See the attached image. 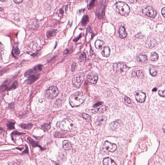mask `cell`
<instances>
[{
  "instance_id": "c3c4849f",
  "label": "cell",
  "mask_w": 165,
  "mask_h": 165,
  "mask_svg": "<svg viewBox=\"0 0 165 165\" xmlns=\"http://www.w3.org/2000/svg\"><path fill=\"white\" fill-rule=\"evenodd\" d=\"M6 0H0V1H5Z\"/></svg>"
},
{
  "instance_id": "74e56055",
  "label": "cell",
  "mask_w": 165,
  "mask_h": 165,
  "mask_svg": "<svg viewBox=\"0 0 165 165\" xmlns=\"http://www.w3.org/2000/svg\"><path fill=\"white\" fill-rule=\"evenodd\" d=\"M125 101L128 104H131V100L130 99H129V98L128 97H125Z\"/></svg>"
},
{
  "instance_id": "5bb4252c",
  "label": "cell",
  "mask_w": 165,
  "mask_h": 165,
  "mask_svg": "<svg viewBox=\"0 0 165 165\" xmlns=\"http://www.w3.org/2000/svg\"><path fill=\"white\" fill-rule=\"evenodd\" d=\"M72 144L70 142L67 140H65L63 142V148L66 150H69L72 148Z\"/></svg>"
},
{
  "instance_id": "484cf974",
  "label": "cell",
  "mask_w": 165,
  "mask_h": 165,
  "mask_svg": "<svg viewBox=\"0 0 165 165\" xmlns=\"http://www.w3.org/2000/svg\"><path fill=\"white\" fill-rule=\"evenodd\" d=\"M88 21V16L85 15L82 18V23L83 26H85Z\"/></svg>"
},
{
  "instance_id": "4fadbf2b",
  "label": "cell",
  "mask_w": 165,
  "mask_h": 165,
  "mask_svg": "<svg viewBox=\"0 0 165 165\" xmlns=\"http://www.w3.org/2000/svg\"><path fill=\"white\" fill-rule=\"evenodd\" d=\"M38 76L39 75L36 74L31 75L28 77V79L26 81L27 83L28 84H32L38 79Z\"/></svg>"
},
{
  "instance_id": "836d02e7",
  "label": "cell",
  "mask_w": 165,
  "mask_h": 165,
  "mask_svg": "<svg viewBox=\"0 0 165 165\" xmlns=\"http://www.w3.org/2000/svg\"><path fill=\"white\" fill-rule=\"evenodd\" d=\"M158 94L160 95V96H161V97H165V90L161 91L159 90L158 91Z\"/></svg>"
},
{
  "instance_id": "1f68e13d",
  "label": "cell",
  "mask_w": 165,
  "mask_h": 165,
  "mask_svg": "<svg viewBox=\"0 0 165 165\" xmlns=\"http://www.w3.org/2000/svg\"><path fill=\"white\" fill-rule=\"evenodd\" d=\"M17 86H18V84H17V82H15L9 88V90L15 89L17 88Z\"/></svg>"
},
{
  "instance_id": "30bf717a",
  "label": "cell",
  "mask_w": 165,
  "mask_h": 165,
  "mask_svg": "<svg viewBox=\"0 0 165 165\" xmlns=\"http://www.w3.org/2000/svg\"><path fill=\"white\" fill-rule=\"evenodd\" d=\"M106 120L107 119L106 117L103 116H101L97 118L96 122L94 123V125L97 126H101L105 124Z\"/></svg>"
},
{
  "instance_id": "cb8c5ba5",
  "label": "cell",
  "mask_w": 165,
  "mask_h": 165,
  "mask_svg": "<svg viewBox=\"0 0 165 165\" xmlns=\"http://www.w3.org/2000/svg\"><path fill=\"white\" fill-rule=\"evenodd\" d=\"M158 58V55L156 52L152 53L150 55V59L152 61H155L157 60Z\"/></svg>"
},
{
  "instance_id": "b9f144b4",
  "label": "cell",
  "mask_w": 165,
  "mask_h": 165,
  "mask_svg": "<svg viewBox=\"0 0 165 165\" xmlns=\"http://www.w3.org/2000/svg\"><path fill=\"white\" fill-rule=\"evenodd\" d=\"M59 12L61 14V15H63V14L64 13V11L62 9H61L59 11Z\"/></svg>"
},
{
  "instance_id": "6da1fadb",
  "label": "cell",
  "mask_w": 165,
  "mask_h": 165,
  "mask_svg": "<svg viewBox=\"0 0 165 165\" xmlns=\"http://www.w3.org/2000/svg\"><path fill=\"white\" fill-rule=\"evenodd\" d=\"M56 126L58 129L68 132H74L77 129L76 123L72 120L69 119H65L57 122Z\"/></svg>"
},
{
  "instance_id": "277c9868",
  "label": "cell",
  "mask_w": 165,
  "mask_h": 165,
  "mask_svg": "<svg viewBox=\"0 0 165 165\" xmlns=\"http://www.w3.org/2000/svg\"><path fill=\"white\" fill-rule=\"evenodd\" d=\"M84 75L82 73H79L74 76L72 79V84L74 87L79 88L84 80Z\"/></svg>"
},
{
  "instance_id": "44dd1931",
  "label": "cell",
  "mask_w": 165,
  "mask_h": 165,
  "mask_svg": "<svg viewBox=\"0 0 165 165\" xmlns=\"http://www.w3.org/2000/svg\"><path fill=\"white\" fill-rule=\"evenodd\" d=\"M57 33L56 30H52L47 32V36L48 38L50 39L54 37Z\"/></svg>"
},
{
  "instance_id": "83f0119b",
  "label": "cell",
  "mask_w": 165,
  "mask_h": 165,
  "mask_svg": "<svg viewBox=\"0 0 165 165\" xmlns=\"http://www.w3.org/2000/svg\"><path fill=\"white\" fill-rule=\"evenodd\" d=\"M79 59L81 62H85L86 59V55L85 53H82L79 56Z\"/></svg>"
},
{
  "instance_id": "3957f363",
  "label": "cell",
  "mask_w": 165,
  "mask_h": 165,
  "mask_svg": "<svg viewBox=\"0 0 165 165\" xmlns=\"http://www.w3.org/2000/svg\"><path fill=\"white\" fill-rule=\"evenodd\" d=\"M116 10L121 15L126 17L130 11L129 6L125 3L118 2L115 5Z\"/></svg>"
},
{
  "instance_id": "ee69618b",
  "label": "cell",
  "mask_w": 165,
  "mask_h": 165,
  "mask_svg": "<svg viewBox=\"0 0 165 165\" xmlns=\"http://www.w3.org/2000/svg\"><path fill=\"white\" fill-rule=\"evenodd\" d=\"M75 65L74 64H73V65L72 66V67H72V70H74L75 69V67L76 65Z\"/></svg>"
},
{
  "instance_id": "603a6c76",
  "label": "cell",
  "mask_w": 165,
  "mask_h": 165,
  "mask_svg": "<svg viewBox=\"0 0 165 165\" xmlns=\"http://www.w3.org/2000/svg\"><path fill=\"white\" fill-rule=\"evenodd\" d=\"M26 133H22V132H19V131H14L11 133V138L13 141H14V137L15 136H17V135H23V134H25Z\"/></svg>"
},
{
  "instance_id": "7dc6e473",
  "label": "cell",
  "mask_w": 165,
  "mask_h": 165,
  "mask_svg": "<svg viewBox=\"0 0 165 165\" xmlns=\"http://www.w3.org/2000/svg\"><path fill=\"white\" fill-rule=\"evenodd\" d=\"M16 149H18V150H20V151H22V149H23L22 148H16Z\"/></svg>"
},
{
  "instance_id": "7bdbcfd3",
  "label": "cell",
  "mask_w": 165,
  "mask_h": 165,
  "mask_svg": "<svg viewBox=\"0 0 165 165\" xmlns=\"http://www.w3.org/2000/svg\"><path fill=\"white\" fill-rule=\"evenodd\" d=\"M4 129L3 128L1 127H0V134L3 131Z\"/></svg>"
},
{
  "instance_id": "9c48e42d",
  "label": "cell",
  "mask_w": 165,
  "mask_h": 165,
  "mask_svg": "<svg viewBox=\"0 0 165 165\" xmlns=\"http://www.w3.org/2000/svg\"><path fill=\"white\" fill-rule=\"evenodd\" d=\"M135 99L137 101L140 103H143L144 102L146 98V95L144 93L138 92L135 94Z\"/></svg>"
},
{
  "instance_id": "e575fe53",
  "label": "cell",
  "mask_w": 165,
  "mask_h": 165,
  "mask_svg": "<svg viewBox=\"0 0 165 165\" xmlns=\"http://www.w3.org/2000/svg\"><path fill=\"white\" fill-rule=\"evenodd\" d=\"M15 107V104L14 103H10L8 105V108L9 109H13Z\"/></svg>"
},
{
  "instance_id": "5b68a950",
  "label": "cell",
  "mask_w": 165,
  "mask_h": 165,
  "mask_svg": "<svg viewBox=\"0 0 165 165\" xmlns=\"http://www.w3.org/2000/svg\"><path fill=\"white\" fill-rule=\"evenodd\" d=\"M58 92L59 91L57 87L55 86H52L49 87L46 90L45 95L47 98L53 99L57 96Z\"/></svg>"
},
{
  "instance_id": "8d00e7d4",
  "label": "cell",
  "mask_w": 165,
  "mask_h": 165,
  "mask_svg": "<svg viewBox=\"0 0 165 165\" xmlns=\"http://www.w3.org/2000/svg\"><path fill=\"white\" fill-rule=\"evenodd\" d=\"M103 104V102H99L95 104H94L93 107H94V108L98 107V106L101 105Z\"/></svg>"
},
{
  "instance_id": "d6a6232c",
  "label": "cell",
  "mask_w": 165,
  "mask_h": 165,
  "mask_svg": "<svg viewBox=\"0 0 165 165\" xmlns=\"http://www.w3.org/2000/svg\"><path fill=\"white\" fill-rule=\"evenodd\" d=\"M95 0H91L89 5V9H91L94 5Z\"/></svg>"
},
{
  "instance_id": "8992f818",
  "label": "cell",
  "mask_w": 165,
  "mask_h": 165,
  "mask_svg": "<svg viewBox=\"0 0 165 165\" xmlns=\"http://www.w3.org/2000/svg\"><path fill=\"white\" fill-rule=\"evenodd\" d=\"M143 12L148 17L154 18L156 16L157 12L153 7L150 6L146 7L143 10Z\"/></svg>"
},
{
  "instance_id": "d590c367",
  "label": "cell",
  "mask_w": 165,
  "mask_h": 165,
  "mask_svg": "<svg viewBox=\"0 0 165 165\" xmlns=\"http://www.w3.org/2000/svg\"><path fill=\"white\" fill-rule=\"evenodd\" d=\"M25 146L26 149H25V150L24 151H23V152L22 153V154H28L29 153L28 148L27 145L26 144Z\"/></svg>"
},
{
  "instance_id": "ac0fdd59",
  "label": "cell",
  "mask_w": 165,
  "mask_h": 165,
  "mask_svg": "<svg viewBox=\"0 0 165 165\" xmlns=\"http://www.w3.org/2000/svg\"><path fill=\"white\" fill-rule=\"evenodd\" d=\"M147 60L146 55H140L137 57V60L139 62L143 63L146 61Z\"/></svg>"
},
{
  "instance_id": "52a82bcc",
  "label": "cell",
  "mask_w": 165,
  "mask_h": 165,
  "mask_svg": "<svg viewBox=\"0 0 165 165\" xmlns=\"http://www.w3.org/2000/svg\"><path fill=\"white\" fill-rule=\"evenodd\" d=\"M88 82L93 84H96L98 80V76L94 73H91L88 74L87 77Z\"/></svg>"
},
{
  "instance_id": "bcb514c9",
  "label": "cell",
  "mask_w": 165,
  "mask_h": 165,
  "mask_svg": "<svg viewBox=\"0 0 165 165\" xmlns=\"http://www.w3.org/2000/svg\"><path fill=\"white\" fill-rule=\"evenodd\" d=\"M163 132H164V133H165V125H164V126H163Z\"/></svg>"
},
{
  "instance_id": "e0dca14e",
  "label": "cell",
  "mask_w": 165,
  "mask_h": 165,
  "mask_svg": "<svg viewBox=\"0 0 165 165\" xmlns=\"http://www.w3.org/2000/svg\"><path fill=\"white\" fill-rule=\"evenodd\" d=\"M119 32L120 36L122 38H125L126 36V33L124 27L121 26L120 28Z\"/></svg>"
},
{
  "instance_id": "4dcf8cb0",
  "label": "cell",
  "mask_w": 165,
  "mask_h": 165,
  "mask_svg": "<svg viewBox=\"0 0 165 165\" xmlns=\"http://www.w3.org/2000/svg\"><path fill=\"white\" fill-rule=\"evenodd\" d=\"M50 124H45L42 125V128L45 130H48L50 128Z\"/></svg>"
},
{
  "instance_id": "d4e9b609",
  "label": "cell",
  "mask_w": 165,
  "mask_h": 165,
  "mask_svg": "<svg viewBox=\"0 0 165 165\" xmlns=\"http://www.w3.org/2000/svg\"><path fill=\"white\" fill-rule=\"evenodd\" d=\"M20 53V50L17 48H14L13 50L12 54L13 56H18Z\"/></svg>"
},
{
  "instance_id": "8fae6325",
  "label": "cell",
  "mask_w": 165,
  "mask_h": 165,
  "mask_svg": "<svg viewBox=\"0 0 165 165\" xmlns=\"http://www.w3.org/2000/svg\"><path fill=\"white\" fill-rule=\"evenodd\" d=\"M126 67V66L124 64L118 63L114 66V70L117 72H122L124 71Z\"/></svg>"
},
{
  "instance_id": "4316f807",
  "label": "cell",
  "mask_w": 165,
  "mask_h": 165,
  "mask_svg": "<svg viewBox=\"0 0 165 165\" xmlns=\"http://www.w3.org/2000/svg\"><path fill=\"white\" fill-rule=\"evenodd\" d=\"M136 75H137L138 78L139 79L142 78L143 76V72L141 70H138L136 72Z\"/></svg>"
},
{
  "instance_id": "ffe728a7",
  "label": "cell",
  "mask_w": 165,
  "mask_h": 165,
  "mask_svg": "<svg viewBox=\"0 0 165 165\" xmlns=\"http://www.w3.org/2000/svg\"><path fill=\"white\" fill-rule=\"evenodd\" d=\"M19 126L22 128L28 130L31 129L33 125L31 123L28 124H21L19 125Z\"/></svg>"
},
{
  "instance_id": "d6986e66",
  "label": "cell",
  "mask_w": 165,
  "mask_h": 165,
  "mask_svg": "<svg viewBox=\"0 0 165 165\" xmlns=\"http://www.w3.org/2000/svg\"><path fill=\"white\" fill-rule=\"evenodd\" d=\"M16 122L13 121H9L6 124V126L8 128V129L9 130H12L15 129V124Z\"/></svg>"
},
{
  "instance_id": "7c38bea8",
  "label": "cell",
  "mask_w": 165,
  "mask_h": 165,
  "mask_svg": "<svg viewBox=\"0 0 165 165\" xmlns=\"http://www.w3.org/2000/svg\"><path fill=\"white\" fill-rule=\"evenodd\" d=\"M107 106L105 105H103L99 108L92 109L91 111L93 113H98L99 114H102L107 110Z\"/></svg>"
},
{
  "instance_id": "f35d334b",
  "label": "cell",
  "mask_w": 165,
  "mask_h": 165,
  "mask_svg": "<svg viewBox=\"0 0 165 165\" xmlns=\"http://www.w3.org/2000/svg\"><path fill=\"white\" fill-rule=\"evenodd\" d=\"M23 0H13L14 2L15 3H16L17 4L21 3L23 2Z\"/></svg>"
},
{
  "instance_id": "f546056e",
  "label": "cell",
  "mask_w": 165,
  "mask_h": 165,
  "mask_svg": "<svg viewBox=\"0 0 165 165\" xmlns=\"http://www.w3.org/2000/svg\"><path fill=\"white\" fill-rule=\"evenodd\" d=\"M82 115L83 117L85 119L88 120H90L91 117L89 115L85 113H82Z\"/></svg>"
},
{
  "instance_id": "7a4b0ae2",
  "label": "cell",
  "mask_w": 165,
  "mask_h": 165,
  "mask_svg": "<svg viewBox=\"0 0 165 165\" xmlns=\"http://www.w3.org/2000/svg\"><path fill=\"white\" fill-rule=\"evenodd\" d=\"M85 99L84 94L80 92H77L69 97V103L72 107H77L84 102Z\"/></svg>"
},
{
  "instance_id": "2e32d148",
  "label": "cell",
  "mask_w": 165,
  "mask_h": 165,
  "mask_svg": "<svg viewBox=\"0 0 165 165\" xmlns=\"http://www.w3.org/2000/svg\"><path fill=\"white\" fill-rule=\"evenodd\" d=\"M103 164L104 165H116L115 162L111 159V158L107 157L105 158L103 161Z\"/></svg>"
},
{
  "instance_id": "f6af8a7d",
  "label": "cell",
  "mask_w": 165,
  "mask_h": 165,
  "mask_svg": "<svg viewBox=\"0 0 165 165\" xmlns=\"http://www.w3.org/2000/svg\"><path fill=\"white\" fill-rule=\"evenodd\" d=\"M157 90V89L156 88H154L152 90V91L153 92H156V91Z\"/></svg>"
},
{
  "instance_id": "ab89813d",
  "label": "cell",
  "mask_w": 165,
  "mask_h": 165,
  "mask_svg": "<svg viewBox=\"0 0 165 165\" xmlns=\"http://www.w3.org/2000/svg\"><path fill=\"white\" fill-rule=\"evenodd\" d=\"M161 13H162V15H163V16L164 17H165V8L164 7L163 9H162V11H161Z\"/></svg>"
},
{
  "instance_id": "f1b7e54d",
  "label": "cell",
  "mask_w": 165,
  "mask_h": 165,
  "mask_svg": "<svg viewBox=\"0 0 165 165\" xmlns=\"http://www.w3.org/2000/svg\"><path fill=\"white\" fill-rule=\"evenodd\" d=\"M150 73L151 75L152 76H155L157 73V71L155 68H151L150 69Z\"/></svg>"
},
{
  "instance_id": "7402d4cb",
  "label": "cell",
  "mask_w": 165,
  "mask_h": 165,
  "mask_svg": "<svg viewBox=\"0 0 165 165\" xmlns=\"http://www.w3.org/2000/svg\"><path fill=\"white\" fill-rule=\"evenodd\" d=\"M103 42L100 40H96L95 43V48L97 49H100L103 46Z\"/></svg>"
},
{
  "instance_id": "9a60e30c",
  "label": "cell",
  "mask_w": 165,
  "mask_h": 165,
  "mask_svg": "<svg viewBox=\"0 0 165 165\" xmlns=\"http://www.w3.org/2000/svg\"><path fill=\"white\" fill-rule=\"evenodd\" d=\"M101 54L104 57H108L110 55V49L108 47H104L102 50Z\"/></svg>"
},
{
  "instance_id": "ba28073f",
  "label": "cell",
  "mask_w": 165,
  "mask_h": 165,
  "mask_svg": "<svg viewBox=\"0 0 165 165\" xmlns=\"http://www.w3.org/2000/svg\"><path fill=\"white\" fill-rule=\"evenodd\" d=\"M104 146L105 148L110 152H115L117 149V145L115 143H110L108 141H106L104 142Z\"/></svg>"
},
{
  "instance_id": "681fc988",
  "label": "cell",
  "mask_w": 165,
  "mask_h": 165,
  "mask_svg": "<svg viewBox=\"0 0 165 165\" xmlns=\"http://www.w3.org/2000/svg\"><path fill=\"white\" fill-rule=\"evenodd\" d=\"M1 53H0V60L1 59Z\"/></svg>"
},
{
  "instance_id": "60d3db41",
  "label": "cell",
  "mask_w": 165,
  "mask_h": 165,
  "mask_svg": "<svg viewBox=\"0 0 165 165\" xmlns=\"http://www.w3.org/2000/svg\"><path fill=\"white\" fill-rule=\"evenodd\" d=\"M4 46L1 43H0V52H1L4 50Z\"/></svg>"
}]
</instances>
